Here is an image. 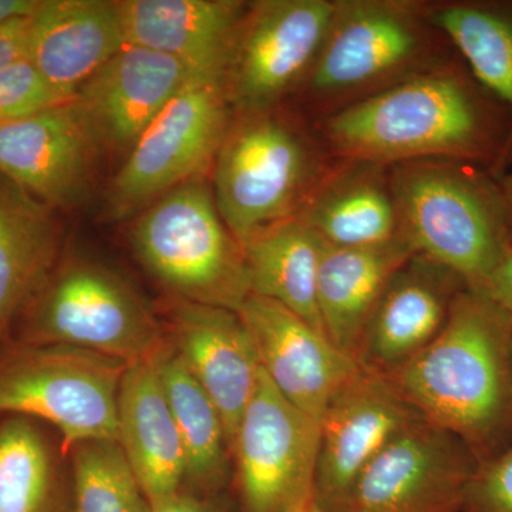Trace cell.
<instances>
[{"mask_svg": "<svg viewBox=\"0 0 512 512\" xmlns=\"http://www.w3.org/2000/svg\"><path fill=\"white\" fill-rule=\"evenodd\" d=\"M29 22L28 59L67 96L127 45L119 0H39Z\"/></svg>", "mask_w": 512, "mask_h": 512, "instance_id": "cell-20", "label": "cell"}, {"mask_svg": "<svg viewBox=\"0 0 512 512\" xmlns=\"http://www.w3.org/2000/svg\"><path fill=\"white\" fill-rule=\"evenodd\" d=\"M427 26L426 8L412 2L339 0L306 77L308 92L318 101L365 97L419 72L429 47Z\"/></svg>", "mask_w": 512, "mask_h": 512, "instance_id": "cell-8", "label": "cell"}, {"mask_svg": "<svg viewBox=\"0 0 512 512\" xmlns=\"http://www.w3.org/2000/svg\"><path fill=\"white\" fill-rule=\"evenodd\" d=\"M130 244L177 301L238 312L251 295L244 248L222 220L207 177L148 205L130 229Z\"/></svg>", "mask_w": 512, "mask_h": 512, "instance_id": "cell-4", "label": "cell"}, {"mask_svg": "<svg viewBox=\"0 0 512 512\" xmlns=\"http://www.w3.org/2000/svg\"><path fill=\"white\" fill-rule=\"evenodd\" d=\"M461 512H471V511L463 510V511H461Z\"/></svg>", "mask_w": 512, "mask_h": 512, "instance_id": "cell-39", "label": "cell"}, {"mask_svg": "<svg viewBox=\"0 0 512 512\" xmlns=\"http://www.w3.org/2000/svg\"><path fill=\"white\" fill-rule=\"evenodd\" d=\"M251 295L281 303L326 333L318 306V275L325 241L299 218L259 232L242 245Z\"/></svg>", "mask_w": 512, "mask_h": 512, "instance_id": "cell-26", "label": "cell"}, {"mask_svg": "<svg viewBox=\"0 0 512 512\" xmlns=\"http://www.w3.org/2000/svg\"><path fill=\"white\" fill-rule=\"evenodd\" d=\"M214 497L215 495L181 490L151 505V512H225L224 507Z\"/></svg>", "mask_w": 512, "mask_h": 512, "instance_id": "cell-33", "label": "cell"}, {"mask_svg": "<svg viewBox=\"0 0 512 512\" xmlns=\"http://www.w3.org/2000/svg\"><path fill=\"white\" fill-rule=\"evenodd\" d=\"M18 326L20 342L72 346L126 365L153 359L167 340L126 279L84 259L57 264Z\"/></svg>", "mask_w": 512, "mask_h": 512, "instance_id": "cell-6", "label": "cell"}, {"mask_svg": "<svg viewBox=\"0 0 512 512\" xmlns=\"http://www.w3.org/2000/svg\"><path fill=\"white\" fill-rule=\"evenodd\" d=\"M322 134L342 160L466 161L500 177L511 156L512 114L460 57L333 110Z\"/></svg>", "mask_w": 512, "mask_h": 512, "instance_id": "cell-1", "label": "cell"}, {"mask_svg": "<svg viewBox=\"0 0 512 512\" xmlns=\"http://www.w3.org/2000/svg\"><path fill=\"white\" fill-rule=\"evenodd\" d=\"M464 510L512 512V444L478 466L468 485Z\"/></svg>", "mask_w": 512, "mask_h": 512, "instance_id": "cell-31", "label": "cell"}, {"mask_svg": "<svg viewBox=\"0 0 512 512\" xmlns=\"http://www.w3.org/2000/svg\"><path fill=\"white\" fill-rule=\"evenodd\" d=\"M237 313L265 375L288 402L319 423L333 397L362 372L355 356L281 303L249 295Z\"/></svg>", "mask_w": 512, "mask_h": 512, "instance_id": "cell-15", "label": "cell"}, {"mask_svg": "<svg viewBox=\"0 0 512 512\" xmlns=\"http://www.w3.org/2000/svg\"><path fill=\"white\" fill-rule=\"evenodd\" d=\"M39 0H0V23L16 18H28L35 12Z\"/></svg>", "mask_w": 512, "mask_h": 512, "instance_id": "cell-35", "label": "cell"}, {"mask_svg": "<svg viewBox=\"0 0 512 512\" xmlns=\"http://www.w3.org/2000/svg\"><path fill=\"white\" fill-rule=\"evenodd\" d=\"M49 427L0 416V512H74L69 457Z\"/></svg>", "mask_w": 512, "mask_h": 512, "instance_id": "cell-25", "label": "cell"}, {"mask_svg": "<svg viewBox=\"0 0 512 512\" xmlns=\"http://www.w3.org/2000/svg\"><path fill=\"white\" fill-rule=\"evenodd\" d=\"M400 237L481 291L512 247L500 180L481 165L421 160L392 165Z\"/></svg>", "mask_w": 512, "mask_h": 512, "instance_id": "cell-3", "label": "cell"}, {"mask_svg": "<svg viewBox=\"0 0 512 512\" xmlns=\"http://www.w3.org/2000/svg\"><path fill=\"white\" fill-rule=\"evenodd\" d=\"M426 18L512 114V0H457L426 9Z\"/></svg>", "mask_w": 512, "mask_h": 512, "instance_id": "cell-28", "label": "cell"}, {"mask_svg": "<svg viewBox=\"0 0 512 512\" xmlns=\"http://www.w3.org/2000/svg\"><path fill=\"white\" fill-rule=\"evenodd\" d=\"M296 218L335 247H370L399 238L390 167L342 160L325 171Z\"/></svg>", "mask_w": 512, "mask_h": 512, "instance_id": "cell-22", "label": "cell"}, {"mask_svg": "<svg viewBox=\"0 0 512 512\" xmlns=\"http://www.w3.org/2000/svg\"><path fill=\"white\" fill-rule=\"evenodd\" d=\"M414 249L399 237L370 247L325 242L318 275V306L326 335L357 359L367 322L392 276Z\"/></svg>", "mask_w": 512, "mask_h": 512, "instance_id": "cell-24", "label": "cell"}, {"mask_svg": "<svg viewBox=\"0 0 512 512\" xmlns=\"http://www.w3.org/2000/svg\"><path fill=\"white\" fill-rule=\"evenodd\" d=\"M74 512H151V504L114 440H86L67 451Z\"/></svg>", "mask_w": 512, "mask_h": 512, "instance_id": "cell-29", "label": "cell"}, {"mask_svg": "<svg viewBox=\"0 0 512 512\" xmlns=\"http://www.w3.org/2000/svg\"><path fill=\"white\" fill-rule=\"evenodd\" d=\"M74 97L47 82L28 57L16 60L0 69V126L28 119Z\"/></svg>", "mask_w": 512, "mask_h": 512, "instance_id": "cell-30", "label": "cell"}, {"mask_svg": "<svg viewBox=\"0 0 512 512\" xmlns=\"http://www.w3.org/2000/svg\"><path fill=\"white\" fill-rule=\"evenodd\" d=\"M328 168L319 147L272 109L232 119L212 165V192L239 244L291 220Z\"/></svg>", "mask_w": 512, "mask_h": 512, "instance_id": "cell-5", "label": "cell"}, {"mask_svg": "<svg viewBox=\"0 0 512 512\" xmlns=\"http://www.w3.org/2000/svg\"><path fill=\"white\" fill-rule=\"evenodd\" d=\"M198 82L174 57L126 45L80 86L76 101L103 147L131 148L178 94Z\"/></svg>", "mask_w": 512, "mask_h": 512, "instance_id": "cell-17", "label": "cell"}, {"mask_svg": "<svg viewBox=\"0 0 512 512\" xmlns=\"http://www.w3.org/2000/svg\"><path fill=\"white\" fill-rule=\"evenodd\" d=\"M500 180L501 191H503L505 208H507L508 229H510V238L512 244V154L508 161L507 168L503 174L498 177Z\"/></svg>", "mask_w": 512, "mask_h": 512, "instance_id": "cell-36", "label": "cell"}, {"mask_svg": "<svg viewBox=\"0 0 512 512\" xmlns=\"http://www.w3.org/2000/svg\"><path fill=\"white\" fill-rule=\"evenodd\" d=\"M153 363L183 443L184 490L215 495L227 481L231 456L220 410L167 340Z\"/></svg>", "mask_w": 512, "mask_h": 512, "instance_id": "cell-27", "label": "cell"}, {"mask_svg": "<svg viewBox=\"0 0 512 512\" xmlns=\"http://www.w3.org/2000/svg\"><path fill=\"white\" fill-rule=\"evenodd\" d=\"M289 512H326L318 503H316L315 495L313 497L308 498V500L303 501V503L296 505L295 508H292Z\"/></svg>", "mask_w": 512, "mask_h": 512, "instance_id": "cell-37", "label": "cell"}, {"mask_svg": "<svg viewBox=\"0 0 512 512\" xmlns=\"http://www.w3.org/2000/svg\"><path fill=\"white\" fill-rule=\"evenodd\" d=\"M59 251L55 210L0 175V346L55 271Z\"/></svg>", "mask_w": 512, "mask_h": 512, "instance_id": "cell-23", "label": "cell"}, {"mask_svg": "<svg viewBox=\"0 0 512 512\" xmlns=\"http://www.w3.org/2000/svg\"><path fill=\"white\" fill-rule=\"evenodd\" d=\"M29 23V16L0 23V69L28 57Z\"/></svg>", "mask_w": 512, "mask_h": 512, "instance_id": "cell-32", "label": "cell"}, {"mask_svg": "<svg viewBox=\"0 0 512 512\" xmlns=\"http://www.w3.org/2000/svg\"><path fill=\"white\" fill-rule=\"evenodd\" d=\"M320 423L285 399L261 367L232 444L242 512H289L315 495Z\"/></svg>", "mask_w": 512, "mask_h": 512, "instance_id": "cell-11", "label": "cell"}, {"mask_svg": "<svg viewBox=\"0 0 512 512\" xmlns=\"http://www.w3.org/2000/svg\"><path fill=\"white\" fill-rule=\"evenodd\" d=\"M478 466L464 441L416 421L363 470L345 512H461Z\"/></svg>", "mask_w": 512, "mask_h": 512, "instance_id": "cell-12", "label": "cell"}, {"mask_svg": "<svg viewBox=\"0 0 512 512\" xmlns=\"http://www.w3.org/2000/svg\"><path fill=\"white\" fill-rule=\"evenodd\" d=\"M335 8L333 0L248 3L222 82L232 109H274L284 94L305 82Z\"/></svg>", "mask_w": 512, "mask_h": 512, "instance_id": "cell-10", "label": "cell"}, {"mask_svg": "<svg viewBox=\"0 0 512 512\" xmlns=\"http://www.w3.org/2000/svg\"><path fill=\"white\" fill-rule=\"evenodd\" d=\"M126 367L89 350L10 339L0 346V416L43 421L57 430L66 454L82 441H117Z\"/></svg>", "mask_w": 512, "mask_h": 512, "instance_id": "cell-7", "label": "cell"}, {"mask_svg": "<svg viewBox=\"0 0 512 512\" xmlns=\"http://www.w3.org/2000/svg\"><path fill=\"white\" fill-rule=\"evenodd\" d=\"M483 295L497 303L512 318V247L508 249L497 271L481 291Z\"/></svg>", "mask_w": 512, "mask_h": 512, "instance_id": "cell-34", "label": "cell"}, {"mask_svg": "<svg viewBox=\"0 0 512 512\" xmlns=\"http://www.w3.org/2000/svg\"><path fill=\"white\" fill-rule=\"evenodd\" d=\"M117 443L151 505L184 490L183 443L153 359L124 370L117 397Z\"/></svg>", "mask_w": 512, "mask_h": 512, "instance_id": "cell-21", "label": "cell"}, {"mask_svg": "<svg viewBox=\"0 0 512 512\" xmlns=\"http://www.w3.org/2000/svg\"><path fill=\"white\" fill-rule=\"evenodd\" d=\"M419 420L389 376L363 366L333 397L320 420L316 503L326 512H345L363 470Z\"/></svg>", "mask_w": 512, "mask_h": 512, "instance_id": "cell-13", "label": "cell"}, {"mask_svg": "<svg viewBox=\"0 0 512 512\" xmlns=\"http://www.w3.org/2000/svg\"><path fill=\"white\" fill-rule=\"evenodd\" d=\"M511 345V316L466 288L436 338L387 376L421 419L464 441L481 464L512 444Z\"/></svg>", "mask_w": 512, "mask_h": 512, "instance_id": "cell-2", "label": "cell"}, {"mask_svg": "<svg viewBox=\"0 0 512 512\" xmlns=\"http://www.w3.org/2000/svg\"><path fill=\"white\" fill-rule=\"evenodd\" d=\"M127 45L156 50L200 82H224L248 3L238 0H119Z\"/></svg>", "mask_w": 512, "mask_h": 512, "instance_id": "cell-19", "label": "cell"}, {"mask_svg": "<svg viewBox=\"0 0 512 512\" xmlns=\"http://www.w3.org/2000/svg\"><path fill=\"white\" fill-rule=\"evenodd\" d=\"M165 336L220 410L231 451L261 373L247 325L229 309L177 301Z\"/></svg>", "mask_w": 512, "mask_h": 512, "instance_id": "cell-16", "label": "cell"}, {"mask_svg": "<svg viewBox=\"0 0 512 512\" xmlns=\"http://www.w3.org/2000/svg\"><path fill=\"white\" fill-rule=\"evenodd\" d=\"M101 147L74 97L0 126V175L53 210L74 207L90 190Z\"/></svg>", "mask_w": 512, "mask_h": 512, "instance_id": "cell-14", "label": "cell"}, {"mask_svg": "<svg viewBox=\"0 0 512 512\" xmlns=\"http://www.w3.org/2000/svg\"><path fill=\"white\" fill-rule=\"evenodd\" d=\"M232 107L221 83H192L131 147L107 191V212L126 220L168 191L207 177L229 124Z\"/></svg>", "mask_w": 512, "mask_h": 512, "instance_id": "cell-9", "label": "cell"}, {"mask_svg": "<svg viewBox=\"0 0 512 512\" xmlns=\"http://www.w3.org/2000/svg\"><path fill=\"white\" fill-rule=\"evenodd\" d=\"M460 276L423 255H413L390 279L377 301L357 360L376 372L389 373L436 338L451 303L466 289Z\"/></svg>", "mask_w": 512, "mask_h": 512, "instance_id": "cell-18", "label": "cell"}, {"mask_svg": "<svg viewBox=\"0 0 512 512\" xmlns=\"http://www.w3.org/2000/svg\"><path fill=\"white\" fill-rule=\"evenodd\" d=\"M511 363H512V345H511Z\"/></svg>", "mask_w": 512, "mask_h": 512, "instance_id": "cell-38", "label": "cell"}]
</instances>
